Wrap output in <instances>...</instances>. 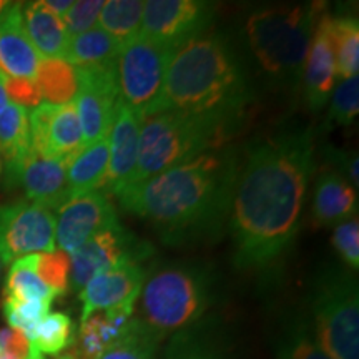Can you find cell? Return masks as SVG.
I'll return each instance as SVG.
<instances>
[{
    "mask_svg": "<svg viewBox=\"0 0 359 359\" xmlns=\"http://www.w3.org/2000/svg\"><path fill=\"white\" fill-rule=\"evenodd\" d=\"M311 130H290L251 143L231 201L235 263L271 266L293 243L313 173Z\"/></svg>",
    "mask_w": 359,
    "mask_h": 359,
    "instance_id": "obj_1",
    "label": "cell"
},
{
    "mask_svg": "<svg viewBox=\"0 0 359 359\" xmlns=\"http://www.w3.org/2000/svg\"><path fill=\"white\" fill-rule=\"evenodd\" d=\"M240 161L233 150L212 148L116 195L127 212L148 219L165 241L218 233L231 212Z\"/></svg>",
    "mask_w": 359,
    "mask_h": 359,
    "instance_id": "obj_2",
    "label": "cell"
},
{
    "mask_svg": "<svg viewBox=\"0 0 359 359\" xmlns=\"http://www.w3.org/2000/svg\"><path fill=\"white\" fill-rule=\"evenodd\" d=\"M246 100L245 74L230 45L201 34L173 52L156 114L198 115L230 127Z\"/></svg>",
    "mask_w": 359,
    "mask_h": 359,
    "instance_id": "obj_3",
    "label": "cell"
},
{
    "mask_svg": "<svg viewBox=\"0 0 359 359\" xmlns=\"http://www.w3.org/2000/svg\"><path fill=\"white\" fill-rule=\"evenodd\" d=\"M323 13L326 4L321 2L269 7L251 13L246 37L259 67L276 79H302L309 43Z\"/></svg>",
    "mask_w": 359,
    "mask_h": 359,
    "instance_id": "obj_4",
    "label": "cell"
},
{
    "mask_svg": "<svg viewBox=\"0 0 359 359\" xmlns=\"http://www.w3.org/2000/svg\"><path fill=\"white\" fill-rule=\"evenodd\" d=\"M142 123L137 168L127 187L217 148L228 127L213 118L178 111H161Z\"/></svg>",
    "mask_w": 359,
    "mask_h": 359,
    "instance_id": "obj_5",
    "label": "cell"
},
{
    "mask_svg": "<svg viewBox=\"0 0 359 359\" xmlns=\"http://www.w3.org/2000/svg\"><path fill=\"white\" fill-rule=\"evenodd\" d=\"M314 343L331 359H359L358 283L343 269L326 273L313 302Z\"/></svg>",
    "mask_w": 359,
    "mask_h": 359,
    "instance_id": "obj_6",
    "label": "cell"
},
{
    "mask_svg": "<svg viewBox=\"0 0 359 359\" xmlns=\"http://www.w3.org/2000/svg\"><path fill=\"white\" fill-rule=\"evenodd\" d=\"M205 308L203 276L191 269H163L143 288V323L158 336L191 325Z\"/></svg>",
    "mask_w": 359,
    "mask_h": 359,
    "instance_id": "obj_7",
    "label": "cell"
},
{
    "mask_svg": "<svg viewBox=\"0 0 359 359\" xmlns=\"http://www.w3.org/2000/svg\"><path fill=\"white\" fill-rule=\"evenodd\" d=\"M173 52L172 48L138 35L123 45L116 58L120 97L125 105L140 116L142 122L156 114Z\"/></svg>",
    "mask_w": 359,
    "mask_h": 359,
    "instance_id": "obj_8",
    "label": "cell"
},
{
    "mask_svg": "<svg viewBox=\"0 0 359 359\" xmlns=\"http://www.w3.org/2000/svg\"><path fill=\"white\" fill-rule=\"evenodd\" d=\"M77 72V110L80 128H82L83 147L109 137L114 127L120 97L118 79H116V62L92 67H75Z\"/></svg>",
    "mask_w": 359,
    "mask_h": 359,
    "instance_id": "obj_9",
    "label": "cell"
},
{
    "mask_svg": "<svg viewBox=\"0 0 359 359\" xmlns=\"http://www.w3.org/2000/svg\"><path fill=\"white\" fill-rule=\"evenodd\" d=\"M53 251H57L53 212L29 200L0 206V263Z\"/></svg>",
    "mask_w": 359,
    "mask_h": 359,
    "instance_id": "obj_10",
    "label": "cell"
},
{
    "mask_svg": "<svg viewBox=\"0 0 359 359\" xmlns=\"http://www.w3.org/2000/svg\"><path fill=\"white\" fill-rule=\"evenodd\" d=\"M213 6L201 0H148L143 7L140 35L177 50L206 30Z\"/></svg>",
    "mask_w": 359,
    "mask_h": 359,
    "instance_id": "obj_11",
    "label": "cell"
},
{
    "mask_svg": "<svg viewBox=\"0 0 359 359\" xmlns=\"http://www.w3.org/2000/svg\"><path fill=\"white\" fill-rule=\"evenodd\" d=\"M57 212L55 245L65 253L77 251L98 233L120 226L110 196L103 191L72 198Z\"/></svg>",
    "mask_w": 359,
    "mask_h": 359,
    "instance_id": "obj_12",
    "label": "cell"
},
{
    "mask_svg": "<svg viewBox=\"0 0 359 359\" xmlns=\"http://www.w3.org/2000/svg\"><path fill=\"white\" fill-rule=\"evenodd\" d=\"M150 253V245L137 240L122 224L114 230L98 233L77 251L70 253V288L82 291L98 273L127 258L142 262Z\"/></svg>",
    "mask_w": 359,
    "mask_h": 359,
    "instance_id": "obj_13",
    "label": "cell"
},
{
    "mask_svg": "<svg viewBox=\"0 0 359 359\" xmlns=\"http://www.w3.org/2000/svg\"><path fill=\"white\" fill-rule=\"evenodd\" d=\"M32 148L45 158L72 161L83 150V137L74 103H40L29 111Z\"/></svg>",
    "mask_w": 359,
    "mask_h": 359,
    "instance_id": "obj_14",
    "label": "cell"
},
{
    "mask_svg": "<svg viewBox=\"0 0 359 359\" xmlns=\"http://www.w3.org/2000/svg\"><path fill=\"white\" fill-rule=\"evenodd\" d=\"M70 161L45 158L34 148L7 161V182L20 187L27 200L43 208L58 210L67 203V168Z\"/></svg>",
    "mask_w": 359,
    "mask_h": 359,
    "instance_id": "obj_15",
    "label": "cell"
},
{
    "mask_svg": "<svg viewBox=\"0 0 359 359\" xmlns=\"http://www.w3.org/2000/svg\"><path fill=\"white\" fill-rule=\"evenodd\" d=\"M145 271L137 259H123L105 271L93 276L80 291L82 323L97 311L135 304L140 296Z\"/></svg>",
    "mask_w": 359,
    "mask_h": 359,
    "instance_id": "obj_16",
    "label": "cell"
},
{
    "mask_svg": "<svg viewBox=\"0 0 359 359\" xmlns=\"http://www.w3.org/2000/svg\"><path fill=\"white\" fill-rule=\"evenodd\" d=\"M142 120L130 107L120 103L114 127L109 133V172L102 190L105 195H118L130 183L137 168Z\"/></svg>",
    "mask_w": 359,
    "mask_h": 359,
    "instance_id": "obj_17",
    "label": "cell"
},
{
    "mask_svg": "<svg viewBox=\"0 0 359 359\" xmlns=\"http://www.w3.org/2000/svg\"><path fill=\"white\" fill-rule=\"evenodd\" d=\"M336 80L338 72L330 35V15L323 13L314 29L302 72L304 98L313 110L326 105L336 87Z\"/></svg>",
    "mask_w": 359,
    "mask_h": 359,
    "instance_id": "obj_18",
    "label": "cell"
},
{
    "mask_svg": "<svg viewBox=\"0 0 359 359\" xmlns=\"http://www.w3.org/2000/svg\"><path fill=\"white\" fill-rule=\"evenodd\" d=\"M39 64V53L25 32L22 4L8 2L0 15V72L7 77L35 79Z\"/></svg>",
    "mask_w": 359,
    "mask_h": 359,
    "instance_id": "obj_19",
    "label": "cell"
},
{
    "mask_svg": "<svg viewBox=\"0 0 359 359\" xmlns=\"http://www.w3.org/2000/svg\"><path fill=\"white\" fill-rule=\"evenodd\" d=\"M135 304H122L103 313H95L80 326L69 353L75 359H98L128 331Z\"/></svg>",
    "mask_w": 359,
    "mask_h": 359,
    "instance_id": "obj_20",
    "label": "cell"
},
{
    "mask_svg": "<svg viewBox=\"0 0 359 359\" xmlns=\"http://www.w3.org/2000/svg\"><path fill=\"white\" fill-rule=\"evenodd\" d=\"M358 212V191L336 170H327L314 183L313 222L316 226H336Z\"/></svg>",
    "mask_w": 359,
    "mask_h": 359,
    "instance_id": "obj_21",
    "label": "cell"
},
{
    "mask_svg": "<svg viewBox=\"0 0 359 359\" xmlns=\"http://www.w3.org/2000/svg\"><path fill=\"white\" fill-rule=\"evenodd\" d=\"M25 32L39 57L64 58L70 37L64 22L45 6V2H29L22 6Z\"/></svg>",
    "mask_w": 359,
    "mask_h": 359,
    "instance_id": "obj_22",
    "label": "cell"
},
{
    "mask_svg": "<svg viewBox=\"0 0 359 359\" xmlns=\"http://www.w3.org/2000/svg\"><path fill=\"white\" fill-rule=\"evenodd\" d=\"M109 137L85 147L67 168V201L97 191L109 172Z\"/></svg>",
    "mask_w": 359,
    "mask_h": 359,
    "instance_id": "obj_23",
    "label": "cell"
},
{
    "mask_svg": "<svg viewBox=\"0 0 359 359\" xmlns=\"http://www.w3.org/2000/svg\"><path fill=\"white\" fill-rule=\"evenodd\" d=\"M120 43L102 30L100 27L72 37L64 60L74 67H92L116 62L120 55Z\"/></svg>",
    "mask_w": 359,
    "mask_h": 359,
    "instance_id": "obj_24",
    "label": "cell"
},
{
    "mask_svg": "<svg viewBox=\"0 0 359 359\" xmlns=\"http://www.w3.org/2000/svg\"><path fill=\"white\" fill-rule=\"evenodd\" d=\"M42 98L50 105H67L77 95V72L64 58H43L35 74Z\"/></svg>",
    "mask_w": 359,
    "mask_h": 359,
    "instance_id": "obj_25",
    "label": "cell"
},
{
    "mask_svg": "<svg viewBox=\"0 0 359 359\" xmlns=\"http://www.w3.org/2000/svg\"><path fill=\"white\" fill-rule=\"evenodd\" d=\"M145 2L142 0H110L103 6L98 20L100 29L111 35L120 47L140 35Z\"/></svg>",
    "mask_w": 359,
    "mask_h": 359,
    "instance_id": "obj_26",
    "label": "cell"
},
{
    "mask_svg": "<svg viewBox=\"0 0 359 359\" xmlns=\"http://www.w3.org/2000/svg\"><path fill=\"white\" fill-rule=\"evenodd\" d=\"M336 72L341 79H351L359 69V24L353 17H330Z\"/></svg>",
    "mask_w": 359,
    "mask_h": 359,
    "instance_id": "obj_27",
    "label": "cell"
},
{
    "mask_svg": "<svg viewBox=\"0 0 359 359\" xmlns=\"http://www.w3.org/2000/svg\"><path fill=\"white\" fill-rule=\"evenodd\" d=\"M27 339L42 356H58L74 343V323L65 313H48Z\"/></svg>",
    "mask_w": 359,
    "mask_h": 359,
    "instance_id": "obj_28",
    "label": "cell"
},
{
    "mask_svg": "<svg viewBox=\"0 0 359 359\" xmlns=\"http://www.w3.org/2000/svg\"><path fill=\"white\" fill-rule=\"evenodd\" d=\"M32 148L29 110L8 103L0 114V155L7 161L19 158Z\"/></svg>",
    "mask_w": 359,
    "mask_h": 359,
    "instance_id": "obj_29",
    "label": "cell"
},
{
    "mask_svg": "<svg viewBox=\"0 0 359 359\" xmlns=\"http://www.w3.org/2000/svg\"><path fill=\"white\" fill-rule=\"evenodd\" d=\"M57 293L48 288L35 273L30 255L15 259L7 276L4 299L12 302H30V299H47L53 302Z\"/></svg>",
    "mask_w": 359,
    "mask_h": 359,
    "instance_id": "obj_30",
    "label": "cell"
},
{
    "mask_svg": "<svg viewBox=\"0 0 359 359\" xmlns=\"http://www.w3.org/2000/svg\"><path fill=\"white\" fill-rule=\"evenodd\" d=\"M158 338L145 323L132 320L127 333L98 359H154Z\"/></svg>",
    "mask_w": 359,
    "mask_h": 359,
    "instance_id": "obj_31",
    "label": "cell"
},
{
    "mask_svg": "<svg viewBox=\"0 0 359 359\" xmlns=\"http://www.w3.org/2000/svg\"><path fill=\"white\" fill-rule=\"evenodd\" d=\"M30 259L40 280L55 291L57 296L65 294L70 290V258L65 251L34 253L30 255Z\"/></svg>",
    "mask_w": 359,
    "mask_h": 359,
    "instance_id": "obj_32",
    "label": "cell"
},
{
    "mask_svg": "<svg viewBox=\"0 0 359 359\" xmlns=\"http://www.w3.org/2000/svg\"><path fill=\"white\" fill-rule=\"evenodd\" d=\"M50 304L52 302L47 299H30V302L4 299V314L12 330L20 331L29 338L35 326L48 314Z\"/></svg>",
    "mask_w": 359,
    "mask_h": 359,
    "instance_id": "obj_33",
    "label": "cell"
},
{
    "mask_svg": "<svg viewBox=\"0 0 359 359\" xmlns=\"http://www.w3.org/2000/svg\"><path fill=\"white\" fill-rule=\"evenodd\" d=\"M359 111V77L344 79L331 93V107L327 122L341 127L351 125Z\"/></svg>",
    "mask_w": 359,
    "mask_h": 359,
    "instance_id": "obj_34",
    "label": "cell"
},
{
    "mask_svg": "<svg viewBox=\"0 0 359 359\" xmlns=\"http://www.w3.org/2000/svg\"><path fill=\"white\" fill-rule=\"evenodd\" d=\"M103 6H105L103 0H80V2H74V6L62 19L69 37H77L80 34L95 29Z\"/></svg>",
    "mask_w": 359,
    "mask_h": 359,
    "instance_id": "obj_35",
    "label": "cell"
},
{
    "mask_svg": "<svg viewBox=\"0 0 359 359\" xmlns=\"http://www.w3.org/2000/svg\"><path fill=\"white\" fill-rule=\"evenodd\" d=\"M333 245L343 262L351 269L359 266V222L354 217L348 222L336 224L333 236Z\"/></svg>",
    "mask_w": 359,
    "mask_h": 359,
    "instance_id": "obj_36",
    "label": "cell"
},
{
    "mask_svg": "<svg viewBox=\"0 0 359 359\" xmlns=\"http://www.w3.org/2000/svg\"><path fill=\"white\" fill-rule=\"evenodd\" d=\"M6 92L12 103L24 109H29V107L35 109L42 103V93L35 79H15L6 75Z\"/></svg>",
    "mask_w": 359,
    "mask_h": 359,
    "instance_id": "obj_37",
    "label": "cell"
},
{
    "mask_svg": "<svg viewBox=\"0 0 359 359\" xmlns=\"http://www.w3.org/2000/svg\"><path fill=\"white\" fill-rule=\"evenodd\" d=\"M280 359H331L320 346L314 343V339L304 333L296 331L291 339L286 343V348L281 351Z\"/></svg>",
    "mask_w": 359,
    "mask_h": 359,
    "instance_id": "obj_38",
    "label": "cell"
},
{
    "mask_svg": "<svg viewBox=\"0 0 359 359\" xmlns=\"http://www.w3.org/2000/svg\"><path fill=\"white\" fill-rule=\"evenodd\" d=\"M30 343L27 336L12 327H0V359H27Z\"/></svg>",
    "mask_w": 359,
    "mask_h": 359,
    "instance_id": "obj_39",
    "label": "cell"
},
{
    "mask_svg": "<svg viewBox=\"0 0 359 359\" xmlns=\"http://www.w3.org/2000/svg\"><path fill=\"white\" fill-rule=\"evenodd\" d=\"M170 359H217L210 353L201 351L200 348H188V349H178L175 351Z\"/></svg>",
    "mask_w": 359,
    "mask_h": 359,
    "instance_id": "obj_40",
    "label": "cell"
},
{
    "mask_svg": "<svg viewBox=\"0 0 359 359\" xmlns=\"http://www.w3.org/2000/svg\"><path fill=\"white\" fill-rule=\"evenodd\" d=\"M45 6L50 8L58 19H64V15L70 11L74 2L72 0H45Z\"/></svg>",
    "mask_w": 359,
    "mask_h": 359,
    "instance_id": "obj_41",
    "label": "cell"
},
{
    "mask_svg": "<svg viewBox=\"0 0 359 359\" xmlns=\"http://www.w3.org/2000/svg\"><path fill=\"white\" fill-rule=\"evenodd\" d=\"M7 105H8V98L6 92V75L0 72V114L6 110Z\"/></svg>",
    "mask_w": 359,
    "mask_h": 359,
    "instance_id": "obj_42",
    "label": "cell"
},
{
    "mask_svg": "<svg viewBox=\"0 0 359 359\" xmlns=\"http://www.w3.org/2000/svg\"><path fill=\"white\" fill-rule=\"evenodd\" d=\"M8 6V2H6V0H0V15H2L4 11H6Z\"/></svg>",
    "mask_w": 359,
    "mask_h": 359,
    "instance_id": "obj_43",
    "label": "cell"
},
{
    "mask_svg": "<svg viewBox=\"0 0 359 359\" xmlns=\"http://www.w3.org/2000/svg\"><path fill=\"white\" fill-rule=\"evenodd\" d=\"M58 356H60V359H75L74 356H72V354L67 351V353H62V354H58Z\"/></svg>",
    "mask_w": 359,
    "mask_h": 359,
    "instance_id": "obj_44",
    "label": "cell"
},
{
    "mask_svg": "<svg viewBox=\"0 0 359 359\" xmlns=\"http://www.w3.org/2000/svg\"><path fill=\"white\" fill-rule=\"evenodd\" d=\"M0 276H2V263H0Z\"/></svg>",
    "mask_w": 359,
    "mask_h": 359,
    "instance_id": "obj_45",
    "label": "cell"
},
{
    "mask_svg": "<svg viewBox=\"0 0 359 359\" xmlns=\"http://www.w3.org/2000/svg\"><path fill=\"white\" fill-rule=\"evenodd\" d=\"M0 172H2V163H0Z\"/></svg>",
    "mask_w": 359,
    "mask_h": 359,
    "instance_id": "obj_46",
    "label": "cell"
}]
</instances>
